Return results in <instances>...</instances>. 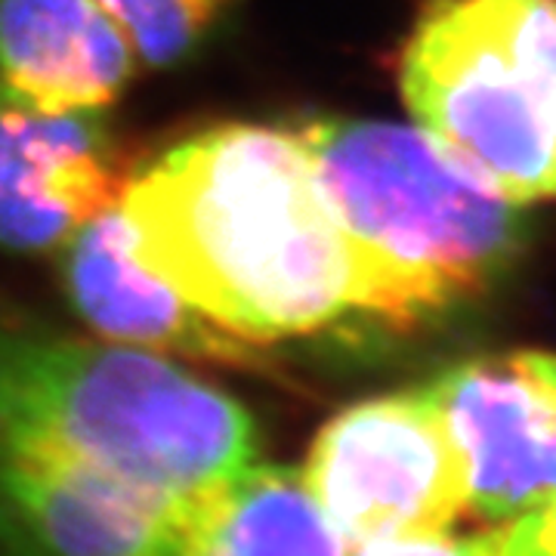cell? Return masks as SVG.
<instances>
[{"mask_svg":"<svg viewBox=\"0 0 556 556\" xmlns=\"http://www.w3.org/2000/svg\"><path fill=\"white\" fill-rule=\"evenodd\" d=\"M346 556H504L501 529L482 526L473 535H455L452 529L430 535L387 538L353 547Z\"/></svg>","mask_w":556,"mask_h":556,"instance_id":"4fadbf2b","label":"cell"},{"mask_svg":"<svg viewBox=\"0 0 556 556\" xmlns=\"http://www.w3.org/2000/svg\"><path fill=\"white\" fill-rule=\"evenodd\" d=\"M62 278L78 316L118 346L229 368H257L269 362L266 346L229 334L139 266L118 207L90 219L65 244Z\"/></svg>","mask_w":556,"mask_h":556,"instance_id":"9c48e42d","label":"cell"},{"mask_svg":"<svg viewBox=\"0 0 556 556\" xmlns=\"http://www.w3.org/2000/svg\"><path fill=\"white\" fill-rule=\"evenodd\" d=\"M127 167L100 112L38 115L0 105V248L43 254L118 207Z\"/></svg>","mask_w":556,"mask_h":556,"instance_id":"ba28073f","label":"cell"},{"mask_svg":"<svg viewBox=\"0 0 556 556\" xmlns=\"http://www.w3.org/2000/svg\"><path fill=\"white\" fill-rule=\"evenodd\" d=\"M334 211L353 313L415 328L492 288L517 257L522 219L420 127L316 118L298 130Z\"/></svg>","mask_w":556,"mask_h":556,"instance_id":"3957f363","label":"cell"},{"mask_svg":"<svg viewBox=\"0 0 556 556\" xmlns=\"http://www.w3.org/2000/svg\"><path fill=\"white\" fill-rule=\"evenodd\" d=\"M298 473L350 551L445 532L467 517L460 460L427 387L338 412Z\"/></svg>","mask_w":556,"mask_h":556,"instance_id":"5b68a950","label":"cell"},{"mask_svg":"<svg viewBox=\"0 0 556 556\" xmlns=\"http://www.w3.org/2000/svg\"><path fill=\"white\" fill-rule=\"evenodd\" d=\"M142 65L167 68L199 50L232 0H100Z\"/></svg>","mask_w":556,"mask_h":556,"instance_id":"7c38bea8","label":"cell"},{"mask_svg":"<svg viewBox=\"0 0 556 556\" xmlns=\"http://www.w3.org/2000/svg\"><path fill=\"white\" fill-rule=\"evenodd\" d=\"M186 510L72 460L0 442L7 556H170Z\"/></svg>","mask_w":556,"mask_h":556,"instance_id":"52a82bcc","label":"cell"},{"mask_svg":"<svg viewBox=\"0 0 556 556\" xmlns=\"http://www.w3.org/2000/svg\"><path fill=\"white\" fill-rule=\"evenodd\" d=\"M424 387L460 460L467 517L497 529L556 501V353L467 358Z\"/></svg>","mask_w":556,"mask_h":556,"instance_id":"8992f818","label":"cell"},{"mask_svg":"<svg viewBox=\"0 0 556 556\" xmlns=\"http://www.w3.org/2000/svg\"><path fill=\"white\" fill-rule=\"evenodd\" d=\"M146 273L257 346L353 313V269L298 130L223 124L170 146L118 204Z\"/></svg>","mask_w":556,"mask_h":556,"instance_id":"6da1fadb","label":"cell"},{"mask_svg":"<svg viewBox=\"0 0 556 556\" xmlns=\"http://www.w3.org/2000/svg\"><path fill=\"white\" fill-rule=\"evenodd\" d=\"M399 87L420 130L497 199H556V0H437Z\"/></svg>","mask_w":556,"mask_h":556,"instance_id":"277c9868","label":"cell"},{"mask_svg":"<svg viewBox=\"0 0 556 556\" xmlns=\"http://www.w3.org/2000/svg\"><path fill=\"white\" fill-rule=\"evenodd\" d=\"M298 470L254 460L189 504L170 556H346Z\"/></svg>","mask_w":556,"mask_h":556,"instance_id":"8fae6325","label":"cell"},{"mask_svg":"<svg viewBox=\"0 0 556 556\" xmlns=\"http://www.w3.org/2000/svg\"><path fill=\"white\" fill-rule=\"evenodd\" d=\"M0 442L189 507L260 460L254 417L174 358L0 331Z\"/></svg>","mask_w":556,"mask_h":556,"instance_id":"7a4b0ae2","label":"cell"},{"mask_svg":"<svg viewBox=\"0 0 556 556\" xmlns=\"http://www.w3.org/2000/svg\"><path fill=\"white\" fill-rule=\"evenodd\" d=\"M134 72V47L100 0H0V105L102 112Z\"/></svg>","mask_w":556,"mask_h":556,"instance_id":"30bf717a","label":"cell"},{"mask_svg":"<svg viewBox=\"0 0 556 556\" xmlns=\"http://www.w3.org/2000/svg\"><path fill=\"white\" fill-rule=\"evenodd\" d=\"M497 529L504 541V556H556V501L532 517Z\"/></svg>","mask_w":556,"mask_h":556,"instance_id":"5bb4252c","label":"cell"}]
</instances>
